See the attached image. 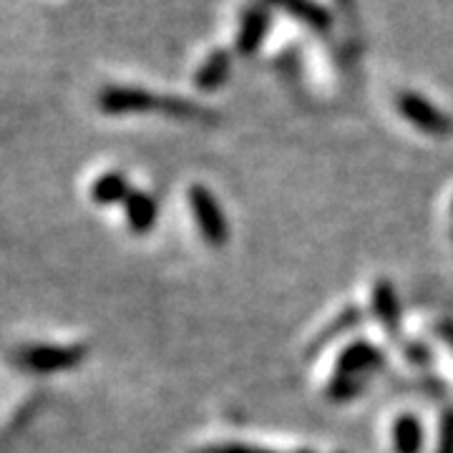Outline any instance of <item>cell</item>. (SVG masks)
Returning a JSON list of instances; mask_svg holds the SVG:
<instances>
[{
  "instance_id": "30bf717a",
  "label": "cell",
  "mask_w": 453,
  "mask_h": 453,
  "mask_svg": "<svg viewBox=\"0 0 453 453\" xmlns=\"http://www.w3.org/2000/svg\"><path fill=\"white\" fill-rule=\"evenodd\" d=\"M124 210H127V222H129L134 234L151 232V226L157 225V217H159L154 196H149L146 192H136V189L124 202Z\"/></svg>"
},
{
  "instance_id": "3957f363",
  "label": "cell",
  "mask_w": 453,
  "mask_h": 453,
  "mask_svg": "<svg viewBox=\"0 0 453 453\" xmlns=\"http://www.w3.org/2000/svg\"><path fill=\"white\" fill-rule=\"evenodd\" d=\"M395 106H398V111H401V116L408 124H413L416 129L428 134V136L443 139V136H451L453 134L451 119L441 111L438 106H434L428 98L418 96L413 91H403L395 98Z\"/></svg>"
},
{
  "instance_id": "4fadbf2b",
  "label": "cell",
  "mask_w": 453,
  "mask_h": 453,
  "mask_svg": "<svg viewBox=\"0 0 453 453\" xmlns=\"http://www.w3.org/2000/svg\"><path fill=\"white\" fill-rule=\"evenodd\" d=\"M159 113L169 116V119H177V121H204V119H211L210 109H204L195 101L181 96L159 98Z\"/></svg>"
},
{
  "instance_id": "44dd1931",
  "label": "cell",
  "mask_w": 453,
  "mask_h": 453,
  "mask_svg": "<svg viewBox=\"0 0 453 453\" xmlns=\"http://www.w3.org/2000/svg\"><path fill=\"white\" fill-rule=\"evenodd\" d=\"M297 453H312V451H297Z\"/></svg>"
},
{
  "instance_id": "e0dca14e",
  "label": "cell",
  "mask_w": 453,
  "mask_h": 453,
  "mask_svg": "<svg viewBox=\"0 0 453 453\" xmlns=\"http://www.w3.org/2000/svg\"><path fill=\"white\" fill-rule=\"evenodd\" d=\"M403 353L416 365H431L434 363V350L426 342H405Z\"/></svg>"
},
{
  "instance_id": "ffe728a7",
  "label": "cell",
  "mask_w": 453,
  "mask_h": 453,
  "mask_svg": "<svg viewBox=\"0 0 453 453\" xmlns=\"http://www.w3.org/2000/svg\"><path fill=\"white\" fill-rule=\"evenodd\" d=\"M257 453H275V451H257Z\"/></svg>"
},
{
  "instance_id": "8992f818",
  "label": "cell",
  "mask_w": 453,
  "mask_h": 453,
  "mask_svg": "<svg viewBox=\"0 0 453 453\" xmlns=\"http://www.w3.org/2000/svg\"><path fill=\"white\" fill-rule=\"evenodd\" d=\"M386 363V356L380 353V348H375L368 340H357L350 342L335 360V372L338 375H360L380 368Z\"/></svg>"
},
{
  "instance_id": "5b68a950",
  "label": "cell",
  "mask_w": 453,
  "mask_h": 453,
  "mask_svg": "<svg viewBox=\"0 0 453 453\" xmlns=\"http://www.w3.org/2000/svg\"><path fill=\"white\" fill-rule=\"evenodd\" d=\"M273 26V13H270V5L265 0L257 3H250L242 11L240 18V31L234 38V49L240 56H255L259 46L265 43L267 33Z\"/></svg>"
},
{
  "instance_id": "8fae6325",
  "label": "cell",
  "mask_w": 453,
  "mask_h": 453,
  "mask_svg": "<svg viewBox=\"0 0 453 453\" xmlns=\"http://www.w3.org/2000/svg\"><path fill=\"white\" fill-rule=\"evenodd\" d=\"M134 192L129 187V179L119 172H109L104 177H98L91 187V199L94 204H101V207H111V204H119V202H127L129 195Z\"/></svg>"
},
{
  "instance_id": "52a82bcc",
  "label": "cell",
  "mask_w": 453,
  "mask_h": 453,
  "mask_svg": "<svg viewBox=\"0 0 453 453\" xmlns=\"http://www.w3.org/2000/svg\"><path fill=\"white\" fill-rule=\"evenodd\" d=\"M265 3L270 8H280L282 13L300 20L310 31L327 33L333 28V13L318 0H265Z\"/></svg>"
},
{
  "instance_id": "7a4b0ae2",
  "label": "cell",
  "mask_w": 453,
  "mask_h": 453,
  "mask_svg": "<svg viewBox=\"0 0 453 453\" xmlns=\"http://www.w3.org/2000/svg\"><path fill=\"white\" fill-rule=\"evenodd\" d=\"M189 207L195 214V222L204 237V242L211 247H222L229 240V225L222 207L204 184H192L189 189Z\"/></svg>"
},
{
  "instance_id": "7c38bea8",
  "label": "cell",
  "mask_w": 453,
  "mask_h": 453,
  "mask_svg": "<svg viewBox=\"0 0 453 453\" xmlns=\"http://www.w3.org/2000/svg\"><path fill=\"white\" fill-rule=\"evenodd\" d=\"M393 446L395 453L423 451V426L416 416H401L393 426Z\"/></svg>"
},
{
  "instance_id": "9c48e42d",
  "label": "cell",
  "mask_w": 453,
  "mask_h": 453,
  "mask_svg": "<svg viewBox=\"0 0 453 453\" xmlns=\"http://www.w3.org/2000/svg\"><path fill=\"white\" fill-rule=\"evenodd\" d=\"M229 68H232V56L225 49H214L204 58V64L196 68L195 86L199 91H217L222 83L229 79Z\"/></svg>"
},
{
  "instance_id": "d6986e66",
  "label": "cell",
  "mask_w": 453,
  "mask_h": 453,
  "mask_svg": "<svg viewBox=\"0 0 453 453\" xmlns=\"http://www.w3.org/2000/svg\"><path fill=\"white\" fill-rule=\"evenodd\" d=\"M219 453H257V451H252V449H247V446H240V443H229V446H222Z\"/></svg>"
},
{
  "instance_id": "5bb4252c",
  "label": "cell",
  "mask_w": 453,
  "mask_h": 453,
  "mask_svg": "<svg viewBox=\"0 0 453 453\" xmlns=\"http://www.w3.org/2000/svg\"><path fill=\"white\" fill-rule=\"evenodd\" d=\"M363 378L360 375H333V380L327 383V388H325V395L333 401V403H348V401H353L357 398L360 393H363Z\"/></svg>"
},
{
  "instance_id": "277c9868",
  "label": "cell",
  "mask_w": 453,
  "mask_h": 453,
  "mask_svg": "<svg viewBox=\"0 0 453 453\" xmlns=\"http://www.w3.org/2000/svg\"><path fill=\"white\" fill-rule=\"evenodd\" d=\"M159 98L151 91L139 86H106L101 88L96 104L98 109L109 116H127V113L159 111Z\"/></svg>"
},
{
  "instance_id": "9a60e30c",
  "label": "cell",
  "mask_w": 453,
  "mask_h": 453,
  "mask_svg": "<svg viewBox=\"0 0 453 453\" xmlns=\"http://www.w3.org/2000/svg\"><path fill=\"white\" fill-rule=\"evenodd\" d=\"M360 323H363V312L357 308H348L345 312H340L338 318L333 320V325L325 330V335H320V338L315 340V345L310 348V356H315L318 348H323V345H327L333 338H338L340 333H345V330H350V327H356V325Z\"/></svg>"
},
{
  "instance_id": "2e32d148",
  "label": "cell",
  "mask_w": 453,
  "mask_h": 453,
  "mask_svg": "<svg viewBox=\"0 0 453 453\" xmlns=\"http://www.w3.org/2000/svg\"><path fill=\"white\" fill-rule=\"evenodd\" d=\"M436 453H453V408L441 416V434H438Z\"/></svg>"
},
{
  "instance_id": "6da1fadb",
  "label": "cell",
  "mask_w": 453,
  "mask_h": 453,
  "mask_svg": "<svg viewBox=\"0 0 453 453\" xmlns=\"http://www.w3.org/2000/svg\"><path fill=\"white\" fill-rule=\"evenodd\" d=\"M13 360L23 371L58 372L71 371L86 360L83 345H23L13 353Z\"/></svg>"
},
{
  "instance_id": "ac0fdd59",
  "label": "cell",
  "mask_w": 453,
  "mask_h": 453,
  "mask_svg": "<svg viewBox=\"0 0 453 453\" xmlns=\"http://www.w3.org/2000/svg\"><path fill=\"white\" fill-rule=\"evenodd\" d=\"M436 335L453 350V323H451V320H443V323H438L436 325Z\"/></svg>"
},
{
  "instance_id": "ba28073f",
  "label": "cell",
  "mask_w": 453,
  "mask_h": 453,
  "mask_svg": "<svg viewBox=\"0 0 453 453\" xmlns=\"http://www.w3.org/2000/svg\"><path fill=\"white\" fill-rule=\"evenodd\" d=\"M372 315L390 335L401 333V303H398L395 288L388 280H378L372 288Z\"/></svg>"
}]
</instances>
